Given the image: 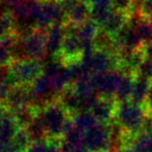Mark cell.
I'll use <instances>...</instances> for the list:
<instances>
[{"mask_svg": "<svg viewBox=\"0 0 152 152\" xmlns=\"http://www.w3.org/2000/svg\"><path fill=\"white\" fill-rule=\"evenodd\" d=\"M35 113L44 127L47 138L61 140L74 126L72 116L60 102L35 108Z\"/></svg>", "mask_w": 152, "mask_h": 152, "instance_id": "6da1fadb", "label": "cell"}, {"mask_svg": "<svg viewBox=\"0 0 152 152\" xmlns=\"http://www.w3.org/2000/svg\"><path fill=\"white\" fill-rule=\"evenodd\" d=\"M147 119L148 116L142 106L130 100L118 102L114 121L128 137L132 138V141H134L137 136L144 132Z\"/></svg>", "mask_w": 152, "mask_h": 152, "instance_id": "7a4b0ae2", "label": "cell"}, {"mask_svg": "<svg viewBox=\"0 0 152 152\" xmlns=\"http://www.w3.org/2000/svg\"><path fill=\"white\" fill-rule=\"evenodd\" d=\"M84 147L86 152H110V123H97L94 127L85 132Z\"/></svg>", "mask_w": 152, "mask_h": 152, "instance_id": "3957f363", "label": "cell"}, {"mask_svg": "<svg viewBox=\"0 0 152 152\" xmlns=\"http://www.w3.org/2000/svg\"><path fill=\"white\" fill-rule=\"evenodd\" d=\"M123 74L121 69H115L93 76V85L96 94L100 97L115 98Z\"/></svg>", "mask_w": 152, "mask_h": 152, "instance_id": "277c9868", "label": "cell"}, {"mask_svg": "<svg viewBox=\"0 0 152 152\" xmlns=\"http://www.w3.org/2000/svg\"><path fill=\"white\" fill-rule=\"evenodd\" d=\"M117 106H118V102L115 98L97 96L95 102L92 104L90 113L96 119L97 123L108 124L114 121Z\"/></svg>", "mask_w": 152, "mask_h": 152, "instance_id": "5b68a950", "label": "cell"}, {"mask_svg": "<svg viewBox=\"0 0 152 152\" xmlns=\"http://www.w3.org/2000/svg\"><path fill=\"white\" fill-rule=\"evenodd\" d=\"M26 152H62V142L58 139H42L31 143Z\"/></svg>", "mask_w": 152, "mask_h": 152, "instance_id": "8992f818", "label": "cell"}, {"mask_svg": "<svg viewBox=\"0 0 152 152\" xmlns=\"http://www.w3.org/2000/svg\"><path fill=\"white\" fill-rule=\"evenodd\" d=\"M134 80H136V76L134 75L124 72L123 78H122L120 84H119L116 95H115V99L117 102H122L130 99V96H132V89H134Z\"/></svg>", "mask_w": 152, "mask_h": 152, "instance_id": "52a82bcc", "label": "cell"}, {"mask_svg": "<svg viewBox=\"0 0 152 152\" xmlns=\"http://www.w3.org/2000/svg\"><path fill=\"white\" fill-rule=\"evenodd\" d=\"M150 83H151L150 81L146 80V79H143L141 77L136 76L134 89H132V93L129 99L130 102L142 106L147 97L149 87H150Z\"/></svg>", "mask_w": 152, "mask_h": 152, "instance_id": "ba28073f", "label": "cell"}, {"mask_svg": "<svg viewBox=\"0 0 152 152\" xmlns=\"http://www.w3.org/2000/svg\"><path fill=\"white\" fill-rule=\"evenodd\" d=\"M126 24H127L126 15L114 10L109 17L108 20L106 21V23L102 25V27H104V30L115 36Z\"/></svg>", "mask_w": 152, "mask_h": 152, "instance_id": "9c48e42d", "label": "cell"}, {"mask_svg": "<svg viewBox=\"0 0 152 152\" xmlns=\"http://www.w3.org/2000/svg\"><path fill=\"white\" fill-rule=\"evenodd\" d=\"M74 126L82 132H86L97 124L96 119L90 112H80L72 116Z\"/></svg>", "mask_w": 152, "mask_h": 152, "instance_id": "30bf717a", "label": "cell"}, {"mask_svg": "<svg viewBox=\"0 0 152 152\" xmlns=\"http://www.w3.org/2000/svg\"><path fill=\"white\" fill-rule=\"evenodd\" d=\"M112 6L114 10L126 15L134 8V0H112Z\"/></svg>", "mask_w": 152, "mask_h": 152, "instance_id": "8fae6325", "label": "cell"}, {"mask_svg": "<svg viewBox=\"0 0 152 152\" xmlns=\"http://www.w3.org/2000/svg\"><path fill=\"white\" fill-rule=\"evenodd\" d=\"M137 77H141L143 79H146L148 81H152V61L145 58V60L142 62V64L139 67L137 72Z\"/></svg>", "mask_w": 152, "mask_h": 152, "instance_id": "7c38bea8", "label": "cell"}, {"mask_svg": "<svg viewBox=\"0 0 152 152\" xmlns=\"http://www.w3.org/2000/svg\"><path fill=\"white\" fill-rule=\"evenodd\" d=\"M143 109H144L146 115L149 118H152V81L150 83V87H149V91L147 94V97L145 99L144 104H142Z\"/></svg>", "mask_w": 152, "mask_h": 152, "instance_id": "4fadbf2b", "label": "cell"}, {"mask_svg": "<svg viewBox=\"0 0 152 152\" xmlns=\"http://www.w3.org/2000/svg\"><path fill=\"white\" fill-rule=\"evenodd\" d=\"M5 115H6V108H5V106L2 104V102H0V125H1Z\"/></svg>", "mask_w": 152, "mask_h": 152, "instance_id": "5bb4252c", "label": "cell"}, {"mask_svg": "<svg viewBox=\"0 0 152 152\" xmlns=\"http://www.w3.org/2000/svg\"><path fill=\"white\" fill-rule=\"evenodd\" d=\"M125 152H147V151L143 150V149H140V148H134V147H132V148L125 150Z\"/></svg>", "mask_w": 152, "mask_h": 152, "instance_id": "9a60e30c", "label": "cell"}]
</instances>
